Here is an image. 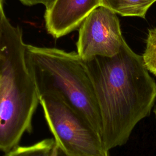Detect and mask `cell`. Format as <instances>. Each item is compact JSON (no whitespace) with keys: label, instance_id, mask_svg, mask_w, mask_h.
Here are the masks:
<instances>
[{"label":"cell","instance_id":"9","mask_svg":"<svg viewBox=\"0 0 156 156\" xmlns=\"http://www.w3.org/2000/svg\"><path fill=\"white\" fill-rule=\"evenodd\" d=\"M142 57L149 72L156 76V28L149 30L146 46Z\"/></svg>","mask_w":156,"mask_h":156},{"label":"cell","instance_id":"10","mask_svg":"<svg viewBox=\"0 0 156 156\" xmlns=\"http://www.w3.org/2000/svg\"><path fill=\"white\" fill-rule=\"evenodd\" d=\"M23 4L27 5H33L36 4H43L46 8L48 7L54 0H19Z\"/></svg>","mask_w":156,"mask_h":156},{"label":"cell","instance_id":"6","mask_svg":"<svg viewBox=\"0 0 156 156\" xmlns=\"http://www.w3.org/2000/svg\"><path fill=\"white\" fill-rule=\"evenodd\" d=\"M101 0H54L46 8L47 31L54 38L63 37L80 27Z\"/></svg>","mask_w":156,"mask_h":156},{"label":"cell","instance_id":"13","mask_svg":"<svg viewBox=\"0 0 156 156\" xmlns=\"http://www.w3.org/2000/svg\"><path fill=\"white\" fill-rule=\"evenodd\" d=\"M154 113L155 116V118H156V106H155V108H154Z\"/></svg>","mask_w":156,"mask_h":156},{"label":"cell","instance_id":"4","mask_svg":"<svg viewBox=\"0 0 156 156\" xmlns=\"http://www.w3.org/2000/svg\"><path fill=\"white\" fill-rule=\"evenodd\" d=\"M56 145L66 156H109L101 136L77 111L52 94L40 96Z\"/></svg>","mask_w":156,"mask_h":156},{"label":"cell","instance_id":"11","mask_svg":"<svg viewBox=\"0 0 156 156\" xmlns=\"http://www.w3.org/2000/svg\"><path fill=\"white\" fill-rule=\"evenodd\" d=\"M51 156H66V155L63 154V152L58 148V147L55 143V145L52 149Z\"/></svg>","mask_w":156,"mask_h":156},{"label":"cell","instance_id":"1","mask_svg":"<svg viewBox=\"0 0 156 156\" xmlns=\"http://www.w3.org/2000/svg\"><path fill=\"white\" fill-rule=\"evenodd\" d=\"M82 60L99 106L101 140L108 152L126 144L136 125L149 116L156 100V82L142 55L126 41L113 56Z\"/></svg>","mask_w":156,"mask_h":156},{"label":"cell","instance_id":"3","mask_svg":"<svg viewBox=\"0 0 156 156\" xmlns=\"http://www.w3.org/2000/svg\"><path fill=\"white\" fill-rule=\"evenodd\" d=\"M26 61L39 96L58 97L80 113L101 136L102 124L98 101L78 54L26 44Z\"/></svg>","mask_w":156,"mask_h":156},{"label":"cell","instance_id":"7","mask_svg":"<svg viewBox=\"0 0 156 156\" xmlns=\"http://www.w3.org/2000/svg\"><path fill=\"white\" fill-rule=\"evenodd\" d=\"M156 0H101L104 6L124 16H138L145 18L149 7Z\"/></svg>","mask_w":156,"mask_h":156},{"label":"cell","instance_id":"12","mask_svg":"<svg viewBox=\"0 0 156 156\" xmlns=\"http://www.w3.org/2000/svg\"><path fill=\"white\" fill-rule=\"evenodd\" d=\"M5 16L4 9H3V0H0V25L2 20V18Z\"/></svg>","mask_w":156,"mask_h":156},{"label":"cell","instance_id":"8","mask_svg":"<svg viewBox=\"0 0 156 156\" xmlns=\"http://www.w3.org/2000/svg\"><path fill=\"white\" fill-rule=\"evenodd\" d=\"M55 143L54 139L48 138L31 146H16L5 152L4 156H51Z\"/></svg>","mask_w":156,"mask_h":156},{"label":"cell","instance_id":"2","mask_svg":"<svg viewBox=\"0 0 156 156\" xmlns=\"http://www.w3.org/2000/svg\"><path fill=\"white\" fill-rule=\"evenodd\" d=\"M21 29L6 18L0 25V151L18 146L32 130L40 96L26 61Z\"/></svg>","mask_w":156,"mask_h":156},{"label":"cell","instance_id":"5","mask_svg":"<svg viewBox=\"0 0 156 156\" xmlns=\"http://www.w3.org/2000/svg\"><path fill=\"white\" fill-rule=\"evenodd\" d=\"M124 41L116 13L99 5L80 26L77 53L82 60L112 57L119 51Z\"/></svg>","mask_w":156,"mask_h":156}]
</instances>
